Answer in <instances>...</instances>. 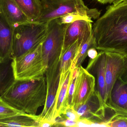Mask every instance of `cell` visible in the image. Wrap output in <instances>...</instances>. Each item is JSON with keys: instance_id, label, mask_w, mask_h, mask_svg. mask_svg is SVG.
Wrapping results in <instances>:
<instances>
[{"instance_id": "6da1fadb", "label": "cell", "mask_w": 127, "mask_h": 127, "mask_svg": "<svg viewBox=\"0 0 127 127\" xmlns=\"http://www.w3.org/2000/svg\"><path fill=\"white\" fill-rule=\"evenodd\" d=\"M95 48L115 52L127 59V0H118L108 6L92 26Z\"/></svg>"}, {"instance_id": "7a4b0ae2", "label": "cell", "mask_w": 127, "mask_h": 127, "mask_svg": "<svg viewBox=\"0 0 127 127\" xmlns=\"http://www.w3.org/2000/svg\"><path fill=\"white\" fill-rule=\"evenodd\" d=\"M1 97L14 109L36 115L39 108L44 106L46 102L45 77L30 80H15Z\"/></svg>"}, {"instance_id": "3957f363", "label": "cell", "mask_w": 127, "mask_h": 127, "mask_svg": "<svg viewBox=\"0 0 127 127\" xmlns=\"http://www.w3.org/2000/svg\"><path fill=\"white\" fill-rule=\"evenodd\" d=\"M48 22H31L15 28L12 58L21 56L41 44L47 34Z\"/></svg>"}, {"instance_id": "277c9868", "label": "cell", "mask_w": 127, "mask_h": 127, "mask_svg": "<svg viewBox=\"0 0 127 127\" xmlns=\"http://www.w3.org/2000/svg\"><path fill=\"white\" fill-rule=\"evenodd\" d=\"M42 10L35 22H48L50 20L71 13L86 15L94 19L100 13L96 9H89L83 0H41Z\"/></svg>"}, {"instance_id": "5b68a950", "label": "cell", "mask_w": 127, "mask_h": 127, "mask_svg": "<svg viewBox=\"0 0 127 127\" xmlns=\"http://www.w3.org/2000/svg\"><path fill=\"white\" fill-rule=\"evenodd\" d=\"M12 65L15 80H37L45 77L48 66L42 57V43L21 56L13 58Z\"/></svg>"}, {"instance_id": "8992f818", "label": "cell", "mask_w": 127, "mask_h": 127, "mask_svg": "<svg viewBox=\"0 0 127 127\" xmlns=\"http://www.w3.org/2000/svg\"><path fill=\"white\" fill-rule=\"evenodd\" d=\"M60 67L59 57L49 65L47 69L45 74L47 98L43 110L39 115L42 120H47L54 125L59 118L56 110V100L60 79Z\"/></svg>"}, {"instance_id": "52a82bcc", "label": "cell", "mask_w": 127, "mask_h": 127, "mask_svg": "<svg viewBox=\"0 0 127 127\" xmlns=\"http://www.w3.org/2000/svg\"><path fill=\"white\" fill-rule=\"evenodd\" d=\"M67 24H61L58 18L48 22L47 34L42 43V57L48 67L57 58L60 57Z\"/></svg>"}, {"instance_id": "ba28073f", "label": "cell", "mask_w": 127, "mask_h": 127, "mask_svg": "<svg viewBox=\"0 0 127 127\" xmlns=\"http://www.w3.org/2000/svg\"><path fill=\"white\" fill-rule=\"evenodd\" d=\"M75 110L80 119H87L97 123L100 127H106V123L112 117L117 115L103 102L95 90L85 104L79 106Z\"/></svg>"}, {"instance_id": "9c48e42d", "label": "cell", "mask_w": 127, "mask_h": 127, "mask_svg": "<svg viewBox=\"0 0 127 127\" xmlns=\"http://www.w3.org/2000/svg\"><path fill=\"white\" fill-rule=\"evenodd\" d=\"M95 88V77L80 66L78 68L73 97L72 104L75 110L89 100L94 94Z\"/></svg>"}, {"instance_id": "30bf717a", "label": "cell", "mask_w": 127, "mask_h": 127, "mask_svg": "<svg viewBox=\"0 0 127 127\" xmlns=\"http://www.w3.org/2000/svg\"><path fill=\"white\" fill-rule=\"evenodd\" d=\"M92 23L86 20H79L67 24L64 33L61 54L77 40L81 45L91 37L92 35Z\"/></svg>"}, {"instance_id": "8fae6325", "label": "cell", "mask_w": 127, "mask_h": 127, "mask_svg": "<svg viewBox=\"0 0 127 127\" xmlns=\"http://www.w3.org/2000/svg\"><path fill=\"white\" fill-rule=\"evenodd\" d=\"M104 52L106 56L107 104L109 100L111 91L114 84L121 76L125 67L127 59L123 55L118 53L109 51Z\"/></svg>"}, {"instance_id": "7c38bea8", "label": "cell", "mask_w": 127, "mask_h": 127, "mask_svg": "<svg viewBox=\"0 0 127 127\" xmlns=\"http://www.w3.org/2000/svg\"><path fill=\"white\" fill-rule=\"evenodd\" d=\"M106 56L104 51L98 52L97 56L90 59L86 69L96 80L95 90L100 95L103 102L106 104Z\"/></svg>"}, {"instance_id": "4fadbf2b", "label": "cell", "mask_w": 127, "mask_h": 127, "mask_svg": "<svg viewBox=\"0 0 127 127\" xmlns=\"http://www.w3.org/2000/svg\"><path fill=\"white\" fill-rule=\"evenodd\" d=\"M116 114L127 116V83L118 78L116 81L107 104Z\"/></svg>"}, {"instance_id": "5bb4252c", "label": "cell", "mask_w": 127, "mask_h": 127, "mask_svg": "<svg viewBox=\"0 0 127 127\" xmlns=\"http://www.w3.org/2000/svg\"><path fill=\"white\" fill-rule=\"evenodd\" d=\"M14 29L0 12V62L12 58Z\"/></svg>"}, {"instance_id": "9a60e30c", "label": "cell", "mask_w": 127, "mask_h": 127, "mask_svg": "<svg viewBox=\"0 0 127 127\" xmlns=\"http://www.w3.org/2000/svg\"><path fill=\"white\" fill-rule=\"evenodd\" d=\"M0 12L14 27L31 22L14 0H0Z\"/></svg>"}, {"instance_id": "2e32d148", "label": "cell", "mask_w": 127, "mask_h": 127, "mask_svg": "<svg viewBox=\"0 0 127 127\" xmlns=\"http://www.w3.org/2000/svg\"><path fill=\"white\" fill-rule=\"evenodd\" d=\"M41 119L39 115L21 112L0 120V127H40Z\"/></svg>"}, {"instance_id": "e0dca14e", "label": "cell", "mask_w": 127, "mask_h": 127, "mask_svg": "<svg viewBox=\"0 0 127 127\" xmlns=\"http://www.w3.org/2000/svg\"><path fill=\"white\" fill-rule=\"evenodd\" d=\"M71 68L64 72L60 73V79L56 100V110L58 117L61 116L66 104V97L69 83L71 74Z\"/></svg>"}, {"instance_id": "ac0fdd59", "label": "cell", "mask_w": 127, "mask_h": 127, "mask_svg": "<svg viewBox=\"0 0 127 127\" xmlns=\"http://www.w3.org/2000/svg\"><path fill=\"white\" fill-rule=\"evenodd\" d=\"M13 59L0 62V97L11 86L15 81L13 68Z\"/></svg>"}, {"instance_id": "d6986e66", "label": "cell", "mask_w": 127, "mask_h": 127, "mask_svg": "<svg viewBox=\"0 0 127 127\" xmlns=\"http://www.w3.org/2000/svg\"><path fill=\"white\" fill-rule=\"evenodd\" d=\"M31 22H36L41 14V0H14Z\"/></svg>"}, {"instance_id": "ffe728a7", "label": "cell", "mask_w": 127, "mask_h": 127, "mask_svg": "<svg viewBox=\"0 0 127 127\" xmlns=\"http://www.w3.org/2000/svg\"><path fill=\"white\" fill-rule=\"evenodd\" d=\"M80 43L77 40L61 54L60 57V73L64 72L71 68L72 62L76 56Z\"/></svg>"}, {"instance_id": "44dd1931", "label": "cell", "mask_w": 127, "mask_h": 127, "mask_svg": "<svg viewBox=\"0 0 127 127\" xmlns=\"http://www.w3.org/2000/svg\"><path fill=\"white\" fill-rule=\"evenodd\" d=\"M92 48H95V39L93 35L85 43L80 45L76 56L72 63L71 69L75 67L79 68L81 65L88 56V51Z\"/></svg>"}, {"instance_id": "7402d4cb", "label": "cell", "mask_w": 127, "mask_h": 127, "mask_svg": "<svg viewBox=\"0 0 127 127\" xmlns=\"http://www.w3.org/2000/svg\"><path fill=\"white\" fill-rule=\"evenodd\" d=\"M71 70V74L66 95V104L67 106H73V97L78 74V68L75 67Z\"/></svg>"}, {"instance_id": "603a6c76", "label": "cell", "mask_w": 127, "mask_h": 127, "mask_svg": "<svg viewBox=\"0 0 127 127\" xmlns=\"http://www.w3.org/2000/svg\"><path fill=\"white\" fill-rule=\"evenodd\" d=\"M21 112H22L10 106L0 97V120L12 116Z\"/></svg>"}, {"instance_id": "cb8c5ba5", "label": "cell", "mask_w": 127, "mask_h": 127, "mask_svg": "<svg viewBox=\"0 0 127 127\" xmlns=\"http://www.w3.org/2000/svg\"><path fill=\"white\" fill-rule=\"evenodd\" d=\"M60 22L62 24H69L75 21L79 20H84L93 22L92 19L86 15L79 13H71L65 15L58 18Z\"/></svg>"}, {"instance_id": "d4e9b609", "label": "cell", "mask_w": 127, "mask_h": 127, "mask_svg": "<svg viewBox=\"0 0 127 127\" xmlns=\"http://www.w3.org/2000/svg\"><path fill=\"white\" fill-rule=\"evenodd\" d=\"M106 127H127V116L115 115L106 123Z\"/></svg>"}, {"instance_id": "484cf974", "label": "cell", "mask_w": 127, "mask_h": 127, "mask_svg": "<svg viewBox=\"0 0 127 127\" xmlns=\"http://www.w3.org/2000/svg\"><path fill=\"white\" fill-rule=\"evenodd\" d=\"M60 117L77 122L80 118V116L77 111L74 109L73 106H67L64 110Z\"/></svg>"}, {"instance_id": "4316f807", "label": "cell", "mask_w": 127, "mask_h": 127, "mask_svg": "<svg viewBox=\"0 0 127 127\" xmlns=\"http://www.w3.org/2000/svg\"><path fill=\"white\" fill-rule=\"evenodd\" d=\"M96 123L86 119H80L77 122V127H95Z\"/></svg>"}, {"instance_id": "83f0119b", "label": "cell", "mask_w": 127, "mask_h": 127, "mask_svg": "<svg viewBox=\"0 0 127 127\" xmlns=\"http://www.w3.org/2000/svg\"><path fill=\"white\" fill-rule=\"evenodd\" d=\"M95 48H92L88 51V56L90 59H94L97 56L98 53Z\"/></svg>"}, {"instance_id": "f1b7e54d", "label": "cell", "mask_w": 127, "mask_h": 127, "mask_svg": "<svg viewBox=\"0 0 127 127\" xmlns=\"http://www.w3.org/2000/svg\"><path fill=\"white\" fill-rule=\"evenodd\" d=\"M119 79L125 83H127V63L122 73L121 76L119 77Z\"/></svg>"}, {"instance_id": "f546056e", "label": "cell", "mask_w": 127, "mask_h": 127, "mask_svg": "<svg viewBox=\"0 0 127 127\" xmlns=\"http://www.w3.org/2000/svg\"><path fill=\"white\" fill-rule=\"evenodd\" d=\"M54 124L47 120H41L40 127H52L54 126Z\"/></svg>"}, {"instance_id": "4dcf8cb0", "label": "cell", "mask_w": 127, "mask_h": 127, "mask_svg": "<svg viewBox=\"0 0 127 127\" xmlns=\"http://www.w3.org/2000/svg\"><path fill=\"white\" fill-rule=\"evenodd\" d=\"M95 0L101 3L105 4L107 3L111 4L118 0Z\"/></svg>"}]
</instances>
